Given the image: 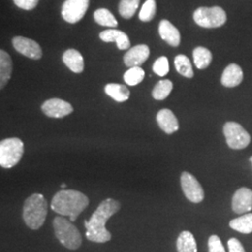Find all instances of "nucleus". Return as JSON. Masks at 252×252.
I'll return each mask as SVG.
<instances>
[{
  "label": "nucleus",
  "mask_w": 252,
  "mask_h": 252,
  "mask_svg": "<svg viewBox=\"0 0 252 252\" xmlns=\"http://www.w3.org/2000/svg\"><path fill=\"white\" fill-rule=\"evenodd\" d=\"M121 209L117 200L108 198L100 203L89 220L84 221L86 228V238L94 243H106L111 239V234L106 228V223L110 217L115 215Z\"/></svg>",
  "instance_id": "1"
},
{
  "label": "nucleus",
  "mask_w": 252,
  "mask_h": 252,
  "mask_svg": "<svg viewBox=\"0 0 252 252\" xmlns=\"http://www.w3.org/2000/svg\"><path fill=\"white\" fill-rule=\"evenodd\" d=\"M88 205L89 198L84 193L75 189H62L55 193L51 208L59 215L69 217L74 222Z\"/></svg>",
  "instance_id": "2"
},
{
  "label": "nucleus",
  "mask_w": 252,
  "mask_h": 252,
  "mask_svg": "<svg viewBox=\"0 0 252 252\" xmlns=\"http://www.w3.org/2000/svg\"><path fill=\"white\" fill-rule=\"evenodd\" d=\"M48 214V203L40 193H34L26 200L23 218L25 223L32 230H38L45 222Z\"/></svg>",
  "instance_id": "3"
},
{
  "label": "nucleus",
  "mask_w": 252,
  "mask_h": 252,
  "mask_svg": "<svg viewBox=\"0 0 252 252\" xmlns=\"http://www.w3.org/2000/svg\"><path fill=\"white\" fill-rule=\"evenodd\" d=\"M54 234L59 242L68 250H78L82 243V237L71 220L63 216H57L54 220Z\"/></svg>",
  "instance_id": "4"
},
{
  "label": "nucleus",
  "mask_w": 252,
  "mask_h": 252,
  "mask_svg": "<svg viewBox=\"0 0 252 252\" xmlns=\"http://www.w3.org/2000/svg\"><path fill=\"white\" fill-rule=\"evenodd\" d=\"M25 146L17 137L6 138L0 142V165L3 168H11L18 163L24 154Z\"/></svg>",
  "instance_id": "5"
},
{
  "label": "nucleus",
  "mask_w": 252,
  "mask_h": 252,
  "mask_svg": "<svg viewBox=\"0 0 252 252\" xmlns=\"http://www.w3.org/2000/svg\"><path fill=\"white\" fill-rule=\"evenodd\" d=\"M193 20L199 27L218 28L225 24L227 15L220 7H201L194 11Z\"/></svg>",
  "instance_id": "6"
},
{
  "label": "nucleus",
  "mask_w": 252,
  "mask_h": 252,
  "mask_svg": "<svg viewBox=\"0 0 252 252\" xmlns=\"http://www.w3.org/2000/svg\"><path fill=\"white\" fill-rule=\"evenodd\" d=\"M223 134L226 143L233 150H242L251 143V135L237 123H226L223 126Z\"/></svg>",
  "instance_id": "7"
},
{
  "label": "nucleus",
  "mask_w": 252,
  "mask_h": 252,
  "mask_svg": "<svg viewBox=\"0 0 252 252\" xmlns=\"http://www.w3.org/2000/svg\"><path fill=\"white\" fill-rule=\"evenodd\" d=\"M181 189L186 198L191 203L198 204L205 198V191L198 180L189 172H182L180 177Z\"/></svg>",
  "instance_id": "8"
},
{
  "label": "nucleus",
  "mask_w": 252,
  "mask_h": 252,
  "mask_svg": "<svg viewBox=\"0 0 252 252\" xmlns=\"http://www.w3.org/2000/svg\"><path fill=\"white\" fill-rule=\"evenodd\" d=\"M90 0H65L62 6V17L69 24L80 22L85 15Z\"/></svg>",
  "instance_id": "9"
},
{
  "label": "nucleus",
  "mask_w": 252,
  "mask_h": 252,
  "mask_svg": "<svg viewBox=\"0 0 252 252\" xmlns=\"http://www.w3.org/2000/svg\"><path fill=\"white\" fill-rule=\"evenodd\" d=\"M12 45L20 54L30 59L37 60L42 56L40 46L33 39L24 36H15L12 38Z\"/></svg>",
  "instance_id": "10"
},
{
  "label": "nucleus",
  "mask_w": 252,
  "mask_h": 252,
  "mask_svg": "<svg viewBox=\"0 0 252 252\" xmlns=\"http://www.w3.org/2000/svg\"><path fill=\"white\" fill-rule=\"evenodd\" d=\"M46 116L50 118H63L73 112V107L64 100L52 98L47 100L41 106Z\"/></svg>",
  "instance_id": "11"
},
{
  "label": "nucleus",
  "mask_w": 252,
  "mask_h": 252,
  "mask_svg": "<svg viewBox=\"0 0 252 252\" xmlns=\"http://www.w3.org/2000/svg\"><path fill=\"white\" fill-rule=\"evenodd\" d=\"M232 208L236 214H245L252 209V190L249 188H240L234 192L232 200Z\"/></svg>",
  "instance_id": "12"
},
{
  "label": "nucleus",
  "mask_w": 252,
  "mask_h": 252,
  "mask_svg": "<svg viewBox=\"0 0 252 252\" xmlns=\"http://www.w3.org/2000/svg\"><path fill=\"white\" fill-rule=\"evenodd\" d=\"M150 56V48L145 44H139L131 48L124 57L126 66H140Z\"/></svg>",
  "instance_id": "13"
},
{
  "label": "nucleus",
  "mask_w": 252,
  "mask_h": 252,
  "mask_svg": "<svg viewBox=\"0 0 252 252\" xmlns=\"http://www.w3.org/2000/svg\"><path fill=\"white\" fill-rule=\"evenodd\" d=\"M156 121L159 127L168 135H171L179 130V121L175 114L168 108L161 109L157 113Z\"/></svg>",
  "instance_id": "14"
},
{
  "label": "nucleus",
  "mask_w": 252,
  "mask_h": 252,
  "mask_svg": "<svg viewBox=\"0 0 252 252\" xmlns=\"http://www.w3.org/2000/svg\"><path fill=\"white\" fill-rule=\"evenodd\" d=\"M159 34L162 39L172 47H178L180 43L179 29L168 20H162L159 24Z\"/></svg>",
  "instance_id": "15"
},
{
  "label": "nucleus",
  "mask_w": 252,
  "mask_h": 252,
  "mask_svg": "<svg viewBox=\"0 0 252 252\" xmlns=\"http://www.w3.org/2000/svg\"><path fill=\"white\" fill-rule=\"evenodd\" d=\"M243 81V71L236 63L229 64L221 75L220 81L223 86L233 88L239 85Z\"/></svg>",
  "instance_id": "16"
},
{
  "label": "nucleus",
  "mask_w": 252,
  "mask_h": 252,
  "mask_svg": "<svg viewBox=\"0 0 252 252\" xmlns=\"http://www.w3.org/2000/svg\"><path fill=\"white\" fill-rule=\"evenodd\" d=\"M99 37L104 42H116L119 50H126L130 47V39L125 32L117 29L102 31Z\"/></svg>",
  "instance_id": "17"
},
{
  "label": "nucleus",
  "mask_w": 252,
  "mask_h": 252,
  "mask_svg": "<svg viewBox=\"0 0 252 252\" xmlns=\"http://www.w3.org/2000/svg\"><path fill=\"white\" fill-rule=\"evenodd\" d=\"M63 62L74 73H81L84 68V60L80 52L68 49L63 54Z\"/></svg>",
  "instance_id": "18"
},
{
  "label": "nucleus",
  "mask_w": 252,
  "mask_h": 252,
  "mask_svg": "<svg viewBox=\"0 0 252 252\" xmlns=\"http://www.w3.org/2000/svg\"><path fill=\"white\" fill-rule=\"evenodd\" d=\"M12 72V63L9 54L0 51V88L3 89L9 82Z\"/></svg>",
  "instance_id": "19"
},
{
  "label": "nucleus",
  "mask_w": 252,
  "mask_h": 252,
  "mask_svg": "<svg viewBox=\"0 0 252 252\" xmlns=\"http://www.w3.org/2000/svg\"><path fill=\"white\" fill-rule=\"evenodd\" d=\"M177 250L179 252H197L196 240L189 231L180 233L177 239Z\"/></svg>",
  "instance_id": "20"
},
{
  "label": "nucleus",
  "mask_w": 252,
  "mask_h": 252,
  "mask_svg": "<svg viewBox=\"0 0 252 252\" xmlns=\"http://www.w3.org/2000/svg\"><path fill=\"white\" fill-rule=\"evenodd\" d=\"M105 92L108 96L117 102H125L129 99L130 96V92L127 89V87L117 83L107 84L105 87Z\"/></svg>",
  "instance_id": "21"
},
{
  "label": "nucleus",
  "mask_w": 252,
  "mask_h": 252,
  "mask_svg": "<svg viewBox=\"0 0 252 252\" xmlns=\"http://www.w3.org/2000/svg\"><path fill=\"white\" fill-rule=\"evenodd\" d=\"M229 225L233 230L241 234H251L252 232V213H247L232 220Z\"/></svg>",
  "instance_id": "22"
},
{
  "label": "nucleus",
  "mask_w": 252,
  "mask_h": 252,
  "mask_svg": "<svg viewBox=\"0 0 252 252\" xmlns=\"http://www.w3.org/2000/svg\"><path fill=\"white\" fill-rule=\"evenodd\" d=\"M193 61L195 66L198 69H205L210 64L212 61L211 52L204 47H197L193 50Z\"/></svg>",
  "instance_id": "23"
},
{
  "label": "nucleus",
  "mask_w": 252,
  "mask_h": 252,
  "mask_svg": "<svg viewBox=\"0 0 252 252\" xmlns=\"http://www.w3.org/2000/svg\"><path fill=\"white\" fill-rule=\"evenodd\" d=\"M94 18L102 27H116L118 26L117 20L107 9H96L94 13Z\"/></svg>",
  "instance_id": "24"
},
{
  "label": "nucleus",
  "mask_w": 252,
  "mask_h": 252,
  "mask_svg": "<svg viewBox=\"0 0 252 252\" xmlns=\"http://www.w3.org/2000/svg\"><path fill=\"white\" fill-rule=\"evenodd\" d=\"M175 67L180 75L191 79L193 77V70L189 58L184 54H179L175 58Z\"/></svg>",
  "instance_id": "25"
},
{
  "label": "nucleus",
  "mask_w": 252,
  "mask_h": 252,
  "mask_svg": "<svg viewBox=\"0 0 252 252\" xmlns=\"http://www.w3.org/2000/svg\"><path fill=\"white\" fill-rule=\"evenodd\" d=\"M140 0H121L119 4V12L125 19L132 18L138 9Z\"/></svg>",
  "instance_id": "26"
},
{
  "label": "nucleus",
  "mask_w": 252,
  "mask_h": 252,
  "mask_svg": "<svg viewBox=\"0 0 252 252\" xmlns=\"http://www.w3.org/2000/svg\"><path fill=\"white\" fill-rule=\"evenodd\" d=\"M145 77L144 70L140 66L130 67L124 75V80L126 84L130 86H135L143 81Z\"/></svg>",
  "instance_id": "27"
},
{
  "label": "nucleus",
  "mask_w": 252,
  "mask_h": 252,
  "mask_svg": "<svg viewBox=\"0 0 252 252\" xmlns=\"http://www.w3.org/2000/svg\"><path fill=\"white\" fill-rule=\"evenodd\" d=\"M173 89V83L169 80L160 81L154 87L153 91V96L154 99H165L171 93Z\"/></svg>",
  "instance_id": "28"
},
{
  "label": "nucleus",
  "mask_w": 252,
  "mask_h": 252,
  "mask_svg": "<svg viewBox=\"0 0 252 252\" xmlns=\"http://www.w3.org/2000/svg\"><path fill=\"white\" fill-rule=\"evenodd\" d=\"M155 13H156V1L146 0L139 12V19L142 22H150L154 18Z\"/></svg>",
  "instance_id": "29"
},
{
  "label": "nucleus",
  "mask_w": 252,
  "mask_h": 252,
  "mask_svg": "<svg viewBox=\"0 0 252 252\" xmlns=\"http://www.w3.org/2000/svg\"><path fill=\"white\" fill-rule=\"evenodd\" d=\"M153 72L160 77H164L169 72V62L165 56L159 57L153 63Z\"/></svg>",
  "instance_id": "30"
},
{
  "label": "nucleus",
  "mask_w": 252,
  "mask_h": 252,
  "mask_svg": "<svg viewBox=\"0 0 252 252\" xmlns=\"http://www.w3.org/2000/svg\"><path fill=\"white\" fill-rule=\"evenodd\" d=\"M208 252H225L220 238L213 234L208 239Z\"/></svg>",
  "instance_id": "31"
},
{
  "label": "nucleus",
  "mask_w": 252,
  "mask_h": 252,
  "mask_svg": "<svg viewBox=\"0 0 252 252\" xmlns=\"http://www.w3.org/2000/svg\"><path fill=\"white\" fill-rule=\"evenodd\" d=\"M39 0H13L14 4L20 8L25 10H31L35 9Z\"/></svg>",
  "instance_id": "32"
},
{
  "label": "nucleus",
  "mask_w": 252,
  "mask_h": 252,
  "mask_svg": "<svg viewBox=\"0 0 252 252\" xmlns=\"http://www.w3.org/2000/svg\"><path fill=\"white\" fill-rule=\"evenodd\" d=\"M228 249L229 252H246L243 245L237 239L232 237L228 240Z\"/></svg>",
  "instance_id": "33"
},
{
  "label": "nucleus",
  "mask_w": 252,
  "mask_h": 252,
  "mask_svg": "<svg viewBox=\"0 0 252 252\" xmlns=\"http://www.w3.org/2000/svg\"><path fill=\"white\" fill-rule=\"evenodd\" d=\"M65 186H66V185H65V184H64V183H63V184H62V185H61V187H62V188H63V189H64V188H65Z\"/></svg>",
  "instance_id": "34"
},
{
  "label": "nucleus",
  "mask_w": 252,
  "mask_h": 252,
  "mask_svg": "<svg viewBox=\"0 0 252 252\" xmlns=\"http://www.w3.org/2000/svg\"><path fill=\"white\" fill-rule=\"evenodd\" d=\"M251 161H252V158H251Z\"/></svg>",
  "instance_id": "35"
}]
</instances>
